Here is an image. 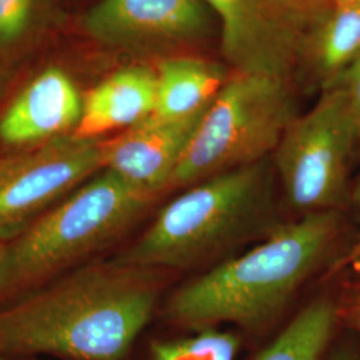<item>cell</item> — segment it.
Wrapping results in <instances>:
<instances>
[{
    "mask_svg": "<svg viewBox=\"0 0 360 360\" xmlns=\"http://www.w3.org/2000/svg\"><path fill=\"white\" fill-rule=\"evenodd\" d=\"M159 292L153 269L114 260L79 271L0 311V355L120 360L150 322Z\"/></svg>",
    "mask_w": 360,
    "mask_h": 360,
    "instance_id": "6da1fadb",
    "label": "cell"
},
{
    "mask_svg": "<svg viewBox=\"0 0 360 360\" xmlns=\"http://www.w3.org/2000/svg\"><path fill=\"white\" fill-rule=\"evenodd\" d=\"M340 231L338 211H319L275 230L243 255L223 262L172 295L168 314L190 327L271 321L330 254Z\"/></svg>",
    "mask_w": 360,
    "mask_h": 360,
    "instance_id": "7a4b0ae2",
    "label": "cell"
},
{
    "mask_svg": "<svg viewBox=\"0 0 360 360\" xmlns=\"http://www.w3.org/2000/svg\"><path fill=\"white\" fill-rule=\"evenodd\" d=\"M272 207V175L266 159L220 172L168 203L115 260L153 270L191 267L259 231L269 223Z\"/></svg>",
    "mask_w": 360,
    "mask_h": 360,
    "instance_id": "3957f363",
    "label": "cell"
},
{
    "mask_svg": "<svg viewBox=\"0 0 360 360\" xmlns=\"http://www.w3.org/2000/svg\"><path fill=\"white\" fill-rule=\"evenodd\" d=\"M155 196L104 168L0 248V295L37 283L108 245Z\"/></svg>",
    "mask_w": 360,
    "mask_h": 360,
    "instance_id": "277c9868",
    "label": "cell"
},
{
    "mask_svg": "<svg viewBox=\"0 0 360 360\" xmlns=\"http://www.w3.org/2000/svg\"><path fill=\"white\" fill-rule=\"evenodd\" d=\"M295 117L294 96L284 77L238 72L207 108L169 187L193 186L264 160Z\"/></svg>",
    "mask_w": 360,
    "mask_h": 360,
    "instance_id": "5b68a950",
    "label": "cell"
},
{
    "mask_svg": "<svg viewBox=\"0 0 360 360\" xmlns=\"http://www.w3.org/2000/svg\"><path fill=\"white\" fill-rule=\"evenodd\" d=\"M359 142L343 91L326 84L318 103L296 116L275 150L288 205L304 215L343 206L349 160Z\"/></svg>",
    "mask_w": 360,
    "mask_h": 360,
    "instance_id": "8992f818",
    "label": "cell"
},
{
    "mask_svg": "<svg viewBox=\"0 0 360 360\" xmlns=\"http://www.w3.org/2000/svg\"><path fill=\"white\" fill-rule=\"evenodd\" d=\"M102 138L74 134L0 158V245L26 231L41 214L104 168Z\"/></svg>",
    "mask_w": 360,
    "mask_h": 360,
    "instance_id": "52a82bcc",
    "label": "cell"
},
{
    "mask_svg": "<svg viewBox=\"0 0 360 360\" xmlns=\"http://www.w3.org/2000/svg\"><path fill=\"white\" fill-rule=\"evenodd\" d=\"M80 26L104 46L153 52L205 38L211 22L202 0H101Z\"/></svg>",
    "mask_w": 360,
    "mask_h": 360,
    "instance_id": "ba28073f",
    "label": "cell"
},
{
    "mask_svg": "<svg viewBox=\"0 0 360 360\" xmlns=\"http://www.w3.org/2000/svg\"><path fill=\"white\" fill-rule=\"evenodd\" d=\"M210 104L176 120L150 115L114 139L104 141V168L146 193L158 195L169 188L174 172Z\"/></svg>",
    "mask_w": 360,
    "mask_h": 360,
    "instance_id": "9c48e42d",
    "label": "cell"
},
{
    "mask_svg": "<svg viewBox=\"0 0 360 360\" xmlns=\"http://www.w3.org/2000/svg\"><path fill=\"white\" fill-rule=\"evenodd\" d=\"M221 23L223 53L238 72L287 77L292 39L264 0H202Z\"/></svg>",
    "mask_w": 360,
    "mask_h": 360,
    "instance_id": "30bf717a",
    "label": "cell"
},
{
    "mask_svg": "<svg viewBox=\"0 0 360 360\" xmlns=\"http://www.w3.org/2000/svg\"><path fill=\"white\" fill-rule=\"evenodd\" d=\"M83 96L59 67L39 72L0 116V141L32 147L72 134L82 116Z\"/></svg>",
    "mask_w": 360,
    "mask_h": 360,
    "instance_id": "8fae6325",
    "label": "cell"
},
{
    "mask_svg": "<svg viewBox=\"0 0 360 360\" xmlns=\"http://www.w3.org/2000/svg\"><path fill=\"white\" fill-rule=\"evenodd\" d=\"M156 72L127 67L91 89L83 96L82 116L74 129L79 138H102L112 129L132 127L153 115Z\"/></svg>",
    "mask_w": 360,
    "mask_h": 360,
    "instance_id": "7c38bea8",
    "label": "cell"
},
{
    "mask_svg": "<svg viewBox=\"0 0 360 360\" xmlns=\"http://www.w3.org/2000/svg\"><path fill=\"white\" fill-rule=\"evenodd\" d=\"M224 68L196 58H168L156 72L154 117L176 120L211 103L227 83Z\"/></svg>",
    "mask_w": 360,
    "mask_h": 360,
    "instance_id": "4fadbf2b",
    "label": "cell"
},
{
    "mask_svg": "<svg viewBox=\"0 0 360 360\" xmlns=\"http://www.w3.org/2000/svg\"><path fill=\"white\" fill-rule=\"evenodd\" d=\"M56 0H0V60L28 56L62 23Z\"/></svg>",
    "mask_w": 360,
    "mask_h": 360,
    "instance_id": "5bb4252c",
    "label": "cell"
},
{
    "mask_svg": "<svg viewBox=\"0 0 360 360\" xmlns=\"http://www.w3.org/2000/svg\"><path fill=\"white\" fill-rule=\"evenodd\" d=\"M334 300L318 299L299 312L257 360H318L339 319Z\"/></svg>",
    "mask_w": 360,
    "mask_h": 360,
    "instance_id": "9a60e30c",
    "label": "cell"
},
{
    "mask_svg": "<svg viewBox=\"0 0 360 360\" xmlns=\"http://www.w3.org/2000/svg\"><path fill=\"white\" fill-rule=\"evenodd\" d=\"M360 56V6L333 4L315 38V59L327 83Z\"/></svg>",
    "mask_w": 360,
    "mask_h": 360,
    "instance_id": "2e32d148",
    "label": "cell"
},
{
    "mask_svg": "<svg viewBox=\"0 0 360 360\" xmlns=\"http://www.w3.org/2000/svg\"><path fill=\"white\" fill-rule=\"evenodd\" d=\"M238 340L232 335L211 331L158 346L154 360H233Z\"/></svg>",
    "mask_w": 360,
    "mask_h": 360,
    "instance_id": "e0dca14e",
    "label": "cell"
},
{
    "mask_svg": "<svg viewBox=\"0 0 360 360\" xmlns=\"http://www.w3.org/2000/svg\"><path fill=\"white\" fill-rule=\"evenodd\" d=\"M327 84H336L343 91L360 141V56L346 71L330 80Z\"/></svg>",
    "mask_w": 360,
    "mask_h": 360,
    "instance_id": "ac0fdd59",
    "label": "cell"
},
{
    "mask_svg": "<svg viewBox=\"0 0 360 360\" xmlns=\"http://www.w3.org/2000/svg\"><path fill=\"white\" fill-rule=\"evenodd\" d=\"M339 316L360 333V281L349 287L345 306L339 307Z\"/></svg>",
    "mask_w": 360,
    "mask_h": 360,
    "instance_id": "d6986e66",
    "label": "cell"
},
{
    "mask_svg": "<svg viewBox=\"0 0 360 360\" xmlns=\"http://www.w3.org/2000/svg\"><path fill=\"white\" fill-rule=\"evenodd\" d=\"M264 1L270 6L271 10L279 16V11L281 13H290V11L296 13V11L309 8L311 6H315L318 3L330 1V0H264Z\"/></svg>",
    "mask_w": 360,
    "mask_h": 360,
    "instance_id": "ffe728a7",
    "label": "cell"
},
{
    "mask_svg": "<svg viewBox=\"0 0 360 360\" xmlns=\"http://www.w3.org/2000/svg\"><path fill=\"white\" fill-rule=\"evenodd\" d=\"M360 191V190H359ZM360 198V193H359ZM339 269H349L360 275V233L356 242L349 248L347 255L340 260Z\"/></svg>",
    "mask_w": 360,
    "mask_h": 360,
    "instance_id": "44dd1931",
    "label": "cell"
},
{
    "mask_svg": "<svg viewBox=\"0 0 360 360\" xmlns=\"http://www.w3.org/2000/svg\"><path fill=\"white\" fill-rule=\"evenodd\" d=\"M11 82H13L11 67L0 60V102L6 96L7 91L10 90Z\"/></svg>",
    "mask_w": 360,
    "mask_h": 360,
    "instance_id": "7402d4cb",
    "label": "cell"
},
{
    "mask_svg": "<svg viewBox=\"0 0 360 360\" xmlns=\"http://www.w3.org/2000/svg\"><path fill=\"white\" fill-rule=\"evenodd\" d=\"M331 4H349V6H360V0H330Z\"/></svg>",
    "mask_w": 360,
    "mask_h": 360,
    "instance_id": "603a6c76",
    "label": "cell"
},
{
    "mask_svg": "<svg viewBox=\"0 0 360 360\" xmlns=\"http://www.w3.org/2000/svg\"><path fill=\"white\" fill-rule=\"evenodd\" d=\"M331 360H349L348 358H346V356H338V358H334V359Z\"/></svg>",
    "mask_w": 360,
    "mask_h": 360,
    "instance_id": "cb8c5ba5",
    "label": "cell"
},
{
    "mask_svg": "<svg viewBox=\"0 0 360 360\" xmlns=\"http://www.w3.org/2000/svg\"><path fill=\"white\" fill-rule=\"evenodd\" d=\"M0 360H7V359H4V358H3V356H1V355H0Z\"/></svg>",
    "mask_w": 360,
    "mask_h": 360,
    "instance_id": "d4e9b609",
    "label": "cell"
},
{
    "mask_svg": "<svg viewBox=\"0 0 360 360\" xmlns=\"http://www.w3.org/2000/svg\"><path fill=\"white\" fill-rule=\"evenodd\" d=\"M1 247H3V245H0V248H1Z\"/></svg>",
    "mask_w": 360,
    "mask_h": 360,
    "instance_id": "484cf974",
    "label": "cell"
}]
</instances>
